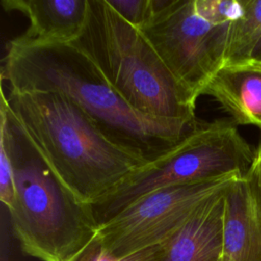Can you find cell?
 Instances as JSON below:
<instances>
[{"label": "cell", "instance_id": "6da1fadb", "mask_svg": "<svg viewBox=\"0 0 261 261\" xmlns=\"http://www.w3.org/2000/svg\"><path fill=\"white\" fill-rule=\"evenodd\" d=\"M1 79L17 92H56L72 101L109 140L145 159L162 156L200 122L150 116L135 109L96 64L70 43L10 41Z\"/></svg>", "mask_w": 261, "mask_h": 261}, {"label": "cell", "instance_id": "7a4b0ae2", "mask_svg": "<svg viewBox=\"0 0 261 261\" xmlns=\"http://www.w3.org/2000/svg\"><path fill=\"white\" fill-rule=\"evenodd\" d=\"M1 101L61 180L89 205L148 163L109 140L59 93L1 91Z\"/></svg>", "mask_w": 261, "mask_h": 261}, {"label": "cell", "instance_id": "3957f363", "mask_svg": "<svg viewBox=\"0 0 261 261\" xmlns=\"http://www.w3.org/2000/svg\"><path fill=\"white\" fill-rule=\"evenodd\" d=\"M0 138L13 172L14 197L6 208L23 253L42 261H70L97 234L91 206L77 198L0 104Z\"/></svg>", "mask_w": 261, "mask_h": 261}, {"label": "cell", "instance_id": "277c9868", "mask_svg": "<svg viewBox=\"0 0 261 261\" xmlns=\"http://www.w3.org/2000/svg\"><path fill=\"white\" fill-rule=\"evenodd\" d=\"M135 109L150 116L196 123L197 99L174 77L143 32L106 0H88L80 35L70 42Z\"/></svg>", "mask_w": 261, "mask_h": 261}, {"label": "cell", "instance_id": "5b68a950", "mask_svg": "<svg viewBox=\"0 0 261 261\" xmlns=\"http://www.w3.org/2000/svg\"><path fill=\"white\" fill-rule=\"evenodd\" d=\"M256 158L254 149L230 117L202 121L175 147L129 172L91 209L100 226L140 198L160 189L244 174Z\"/></svg>", "mask_w": 261, "mask_h": 261}, {"label": "cell", "instance_id": "8992f818", "mask_svg": "<svg viewBox=\"0 0 261 261\" xmlns=\"http://www.w3.org/2000/svg\"><path fill=\"white\" fill-rule=\"evenodd\" d=\"M140 29L174 77L196 99L224 66L231 23L243 0H152Z\"/></svg>", "mask_w": 261, "mask_h": 261}, {"label": "cell", "instance_id": "52a82bcc", "mask_svg": "<svg viewBox=\"0 0 261 261\" xmlns=\"http://www.w3.org/2000/svg\"><path fill=\"white\" fill-rule=\"evenodd\" d=\"M240 175L229 173L154 191L101 224L97 234L105 249L116 257L162 245Z\"/></svg>", "mask_w": 261, "mask_h": 261}, {"label": "cell", "instance_id": "ba28073f", "mask_svg": "<svg viewBox=\"0 0 261 261\" xmlns=\"http://www.w3.org/2000/svg\"><path fill=\"white\" fill-rule=\"evenodd\" d=\"M221 261H261V177L257 156L226 191Z\"/></svg>", "mask_w": 261, "mask_h": 261}, {"label": "cell", "instance_id": "9c48e42d", "mask_svg": "<svg viewBox=\"0 0 261 261\" xmlns=\"http://www.w3.org/2000/svg\"><path fill=\"white\" fill-rule=\"evenodd\" d=\"M6 11L27 15L30 25L12 41L18 44L70 43L82 32L88 0H2Z\"/></svg>", "mask_w": 261, "mask_h": 261}, {"label": "cell", "instance_id": "30bf717a", "mask_svg": "<svg viewBox=\"0 0 261 261\" xmlns=\"http://www.w3.org/2000/svg\"><path fill=\"white\" fill-rule=\"evenodd\" d=\"M238 125L261 132V62L250 59L221 67L204 88Z\"/></svg>", "mask_w": 261, "mask_h": 261}, {"label": "cell", "instance_id": "8fae6325", "mask_svg": "<svg viewBox=\"0 0 261 261\" xmlns=\"http://www.w3.org/2000/svg\"><path fill=\"white\" fill-rule=\"evenodd\" d=\"M228 188L207 201L185 225L162 244L160 261H220L224 200Z\"/></svg>", "mask_w": 261, "mask_h": 261}, {"label": "cell", "instance_id": "7c38bea8", "mask_svg": "<svg viewBox=\"0 0 261 261\" xmlns=\"http://www.w3.org/2000/svg\"><path fill=\"white\" fill-rule=\"evenodd\" d=\"M242 14L231 23L225 64L252 59L261 41V0H243Z\"/></svg>", "mask_w": 261, "mask_h": 261}, {"label": "cell", "instance_id": "4fadbf2b", "mask_svg": "<svg viewBox=\"0 0 261 261\" xmlns=\"http://www.w3.org/2000/svg\"><path fill=\"white\" fill-rule=\"evenodd\" d=\"M161 255L162 245H159L123 257H116L105 249L96 234L70 261H160Z\"/></svg>", "mask_w": 261, "mask_h": 261}, {"label": "cell", "instance_id": "5bb4252c", "mask_svg": "<svg viewBox=\"0 0 261 261\" xmlns=\"http://www.w3.org/2000/svg\"><path fill=\"white\" fill-rule=\"evenodd\" d=\"M127 22L141 29L152 16V0H106Z\"/></svg>", "mask_w": 261, "mask_h": 261}, {"label": "cell", "instance_id": "9a60e30c", "mask_svg": "<svg viewBox=\"0 0 261 261\" xmlns=\"http://www.w3.org/2000/svg\"><path fill=\"white\" fill-rule=\"evenodd\" d=\"M14 197L13 172L11 160L3 139L0 138V200L8 208Z\"/></svg>", "mask_w": 261, "mask_h": 261}, {"label": "cell", "instance_id": "2e32d148", "mask_svg": "<svg viewBox=\"0 0 261 261\" xmlns=\"http://www.w3.org/2000/svg\"><path fill=\"white\" fill-rule=\"evenodd\" d=\"M252 59L261 62V41L259 42L258 46L256 47V49H255V51H254V54H253V56H252Z\"/></svg>", "mask_w": 261, "mask_h": 261}, {"label": "cell", "instance_id": "e0dca14e", "mask_svg": "<svg viewBox=\"0 0 261 261\" xmlns=\"http://www.w3.org/2000/svg\"><path fill=\"white\" fill-rule=\"evenodd\" d=\"M256 156L259 162V168H260V177H261V142L258 146V148H256Z\"/></svg>", "mask_w": 261, "mask_h": 261}, {"label": "cell", "instance_id": "ac0fdd59", "mask_svg": "<svg viewBox=\"0 0 261 261\" xmlns=\"http://www.w3.org/2000/svg\"><path fill=\"white\" fill-rule=\"evenodd\" d=\"M220 261H221V259H220Z\"/></svg>", "mask_w": 261, "mask_h": 261}]
</instances>
